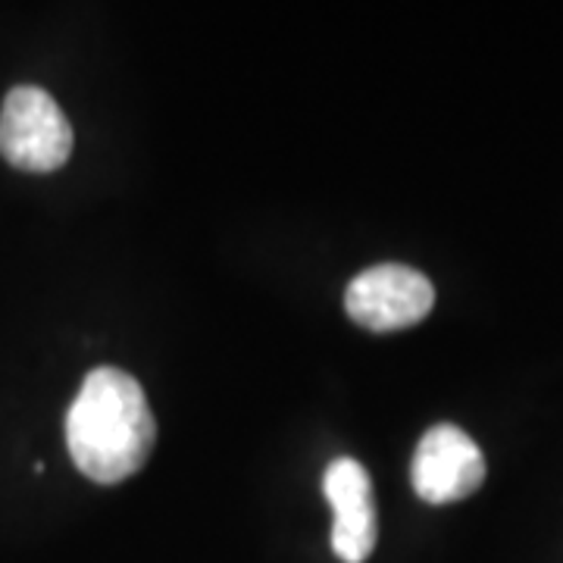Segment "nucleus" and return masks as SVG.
I'll return each instance as SVG.
<instances>
[{
  "mask_svg": "<svg viewBox=\"0 0 563 563\" xmlns=\"http://www.w3.org/2000/svg\"><path fill=\"white\" fill-rule=\"evenodd\" d=\"M157 444V420L135 376L98 366L66 413L69 457L91 483L117 485L139 473Z\"/></svg>",
  "mask_w": 563,
  "mask_h": 563,
  "instance_id": "1",
  "label": "nucleus"
},
{
  "mask_svg": "<svg viewBox=\"0 0 563 563\" xmlns=\"http://www.w3.org/2000/svg\"><path fill=\"white\" fill-rule=\"evenodd\" d=\"M0 154L25 173H54L73 154V125L44 88L20 85L0 107Z\"/></svg>",
  "mask_w": 563,
  "mask_h": 563,
  "instance_id": "2",
  "label": "nucleus"
},
{
  "mask_svg": "<svg viewBox=\"0 0 563 563\" xmlns=\"http://www.w3.org/2000/svg\"><path fill=\"white\" fill-rule=\"evenodd\" d=\"M435 288L420 269L404 263H376L344 291L347 317L369 332H398L429 317Z\"/></svg>",
  "mask_w": 563,
  "mask_h": 563,
  "instance_id": "3",
  "label": "nucleus"
},
{
  "mask_svg": "<svg viewBox=\"0 0 563 563\" xmlns=\"http://www.w3.org/2000/svg\"><path fill=\"white\" fill-rule=\"evenodd\" d=\"M410 479L426 504L463 501L483 485L485 454L461 426L439 422L417 444Z\"/></svg>",
  "mask_w": 563,
  "mask_h": 563,
  "instance_id": "4",
  "label": "nucleus"
},
{
  "mask_svg": "<svg viewBox=\"0 0 563 563\" xmlns=\"http://www.w3.org/2000/svg\"><path fill=\"white\" fill-rule=\"evenodd\" d=\"M325 501L332 504V551L344 563H363L379 539L373 479L363 463L339 457L322 476Z\"/></svg>",
  "mask_w": 563,
  "mask_h": 563,
  "instance_id": "5",
  "label": "nucleus"
}]
</instances>
